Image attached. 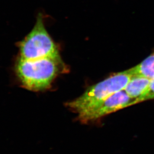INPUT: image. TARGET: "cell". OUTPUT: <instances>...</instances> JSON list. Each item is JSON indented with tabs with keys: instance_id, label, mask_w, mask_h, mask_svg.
I'll return each instance as SVG.
<instances>
[{
	"instance_id": "7a4b0ae2",
	"label": "cell",
	"mask_w": 154,
	"mask_h": 154,
	"mask_svg": "<svg viewBox=\"0 0 154 154\" xmlns=\"http://www.w3.org/2000/svg\"><path fill=\"white\" fill-rule=\"evenodd\" d=\"M132 76L129 69L117 73L90 87L67 105L79 115L87 112L114 93L124 90Z\"/></svg>"
},
{
	"instance_id": "3957f363",
	"label": "cell",
	"mask_w": 154,
	"mask_h": 154,
	"mask_svg": "<svg viewBox=\"0 0 154 154\" xmlns=\"http://www.w3.org/2000/svg\"><path fill=\"white\" fill-rule=\"evenodd\" d=\"M19 49L20 58L25 60L60 58L57 46L47 32L41 15L38 16L31 32L20 43Z\"/></svg>"
},
{
	"instance_id": "5b68a950",
	"label": "cell",
	"mask_w": 154,
	"mask_h": 154,
	"mask_svg": "<svg viewBox=\"0 0 154 154\" xmlns=\"http://www.w3.org/2000/svg\"><path fill=\"white\" fill-rule=\"evenodd\" d=\"M151 81L146 77L132 76L124 90L130 97L135 100L146 91Z\"/></svg>"
},
{
	"instance_id": "6da1fadb",
	"label": "cell",
	"mask_w": 154,
	"mask_h": 154,
	"mask_svg": "<svg viewBox=\"0 0 154 154\" xmlns=\"http://www.w3.org/2000/svg\"><path fill=\"white\" fill-rule=\"evenodd\" d=\"M61 57H44L35 60L20 58L16 71L22 84L34 91L44 90L50 87L60 69L63 67Z\"/></svg>"
},
{
	"instance_id": "52a82bcc",
	"label": "cell",
	"mask_w": 154,
	"mask_h": 154,
	"mask_svg": "<svg viewBox=\"0 0 154 154\" xmlns=\"http://www.w3.org/2000/svg\"><path fill=\"white\" fill-rule=\"evenodd\" d=\"M152 99H154V79L152 80L150 82V85L146 91L134 100V105Z\"/></svg>"
},
{
	"instance_id": "277c9868",
	"label": "cell",
	"mask_w": 154,
	"mask_h": 154,
	"mask_svg": "<svg viewBox=\"0 0 154 154\" xmlns=\"http://www.w3.org/2000/svg\"><path fill=\"white\" fill-rule=\"evenodd\" d=\"M134 101L124 90H122L114 93L87 112L79 114V118L85 122L98 119L112 112L132 106Z\"/></svg>"
},
{
	"instance_id": "8992f818",
	"label": "cell",
	"mask_w": 154,
	"mask_h": 154,
	"mask_svg": "<svg viewBox=\"0 0 154 154\" xmlns=\"http://www.w3.org/2000/svg\"><path fill=\"white\" fill-rule=\"evenodd\" d=\"M133 76H140L150 80L154 79V54L146 58L137 66L130 69Z\"/></svg>"
}]
</instances>
